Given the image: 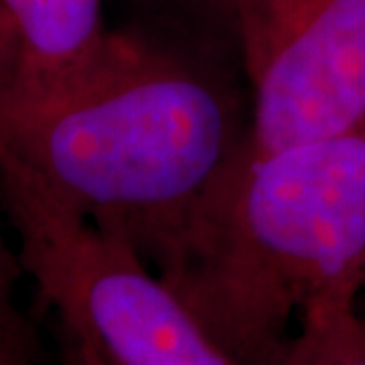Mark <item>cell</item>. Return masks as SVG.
Wrapping results in <instances>:
<instances>
[{
	"instance_id": "6",
	"label": "cell",
	"mask_w": 365,
	"mask_h": 365,
	"mask_svg": "<svg viewBox=\"0 0 365 365\" xmlns=\"http://www.w3.org/2000/svg\"><path fill=\"white\" fill-rule=\"evenodd\" d=\"M282 365H365V323L356 309L332 313L297 341Z\"/></svg>"
},
{
	"instance_id": "9",
	"label": "cell",
	"mask_w": 365,
	"mask_h": 365,
	"mask_svg": "<svg viewBox=\"0 0 365 365\" xmlns=\"http://www.w3.org/2000/svg\"><path fill=\"white\" fill-rule=\"evenodd\" d=\"M62 337V363L64 365H112L98 349H95L88 339L76 334L69 327L60 325Z\"/></svg>"
},
{
	"instance_id": "3",
	"label": "cell",
	"mask_w": 365,
	"mask_h": 365,
	"mask_svg": "<svg viewBox=\"0 0 365 365\" xmlns=\"http://www.w3.org/2000/svg\"><path fill=\"white\" fill-rule=\"evenodd\" d=\"M0 202L19 237L21 271L60 325L112 365H240L121 237L50 202L5 166Z\"/></svg>"
},
{
	"instance_id": "5",
	"label": "cell",
	"mask_w": 365,
	"mask_h": 365,
	"mask_svg": "<svg viewBox=\"0 0 365 365\" xmlns=\"http://www.w3.org/2000/svg\"><path fill=\"white\" fill-rule=\"evenodd\" d=\"M0 19L26 50L41 88L38 105L74 81L109 36L102 0H0Z\"/></svg>"
},
{
	"instance_id": "2",
	"label": "cell",
	"mask_w": 365,
	"mask_h": 365,
	"mask_svg": "<svg viewBox=\"0 0 365 365\" xmlns=\"http://www.w3.org/2000/svg\"><path fill=\"white\" fill-rule=\"evenodd\" d=\"M155 271L240 365H282L365 289V135L245 148Z\"/></svg>"
},
{
	"instance_id": "10",
	"label": "cell",
	"mask_w": 365,
	"mask_h": 365,
	"mask_svg": "<svg viewBox=\"0 0 365 365\" xmlns=\"http://www.w3.org/2000/svg\"><path fill=\"white\" fill-rule=\"evenodd\" d=\"M356 313H359V318L365 323V289H363V294L359 299V304H356Z\"/></svg>"
},
{
	"instance_id": "8",
	"label": "cell",
	"mask_w": 365,
	"mask_h": 365,
	"mask_svg": "<svg viewBox=\"0 0 365 365\" xmlns=\"http://www.w3.org/2000/svg\"><path fill=\"white\" fill-rule=\"evenodd\" d=\"M21 273L24 271H21L19 254L10 250L3 230H0V316L17 309V304H14V287H17Z\"/></svg>"
},
{
	"instance_id": "1",
	"label": "cell",
	"mask_w": 365,
	"mask_h": 365,
	"mask_svg": "<svg viewBox=\"0 0 365 365\" xmlns=\"http://www.w3.org/2000/svg\"><path fill=\"white\" fill-rule=\"evenodd\" d=\"M247 145L250 98L221 71L109 31L74 81L0 126V166L157 268Z\"/></svg>"
},
{
	"instance_id": "4",
	"label": "cell",
	"mask_w": 365,
	"mask_h": 365,
	"mask_svg": "<svg viewBox=\"0 0 365 365\" xmlns=\"http://www.w3.org/2000/svg\"><path fill=\"white\" fill-rule=\"evenodd\" d=\"M250 152L365 135V0H230Z\"/></svg>"
},
{
	"instance_id": "7",
	"label": "cell",
	"mask_w": 365,
	"mask_h": 365,
	"mask_svg": "<svg viewBox=\"0 0 365 365\" xmlns=\"http://www.w3.org/2000/svg\"><path fill=\"white\" fill-rule=\"evenodd\" d=\"M0 365H38L34 332L19 309L0 316Z\"/></svg>"
}]
</instances>
